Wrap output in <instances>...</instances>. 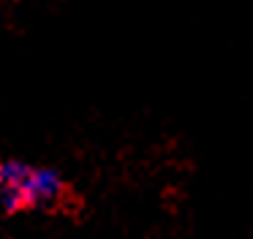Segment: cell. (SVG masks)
I'll return each mask as SVG.
<instances>
[{"label": "cell", "instance_id": "6da1fadb", "mask_svg": "<svg viewBox=\"0 0 253 239\" xmlns=\"http://www.w3.org/2000/svg\"><path fill=\"white\" fill-rule=\"evenodd\" d=\"M63 193V179L52 168H30L19 160L0 163V204L19 209L28 204H49Z\"/></svg>", "mask_w": 253, "mask_h": 239}]
</instances>
